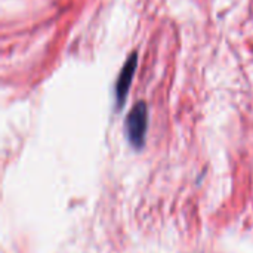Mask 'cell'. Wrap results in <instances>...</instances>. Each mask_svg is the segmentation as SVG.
Returning a JSON list of instances; mask_svg holds the SVG:
<instances>
[{
	"label": "cell",
	"mask_w": 253,
	"mask_h": 253,
	"mask_svg": "<svg viewBox=\"0 0 253 253\" xmlns=\"http://www.w3.org/2000/svg\"><path fill=\"white\" fill-rule=\"evenodd\" d=\"M148 126V110L145 102H138L130 110L125 122V130L129 142L135 148H142Z\"/></svg>",
	"instance_id": "cell-1"
},
{
	"label": "cell",
	"mask_w": 253,
	"mask_h": 253,
	"mask_svg": "<svg viewBox=\"0 0 253 253\" xmlns=\"http://www.w3.org/2000/svg\"><path fill=\"white\" fill-rule=\"evenodd\" d=\"M136 64H138V59H136V53L133 52L127 58V61H126V64H125V67H123V70H122V73H120V76L117 79V84H116V99H117V105L119 107L126 99V95H127L130 82H132L133 74H135V70H136Z\"/></svg>",
	"instance_id": "cell-2"
}]
</instances>
